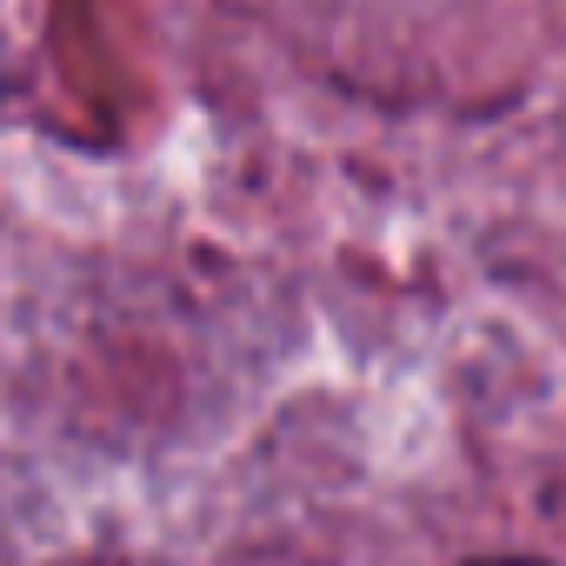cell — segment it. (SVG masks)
Instances as JSON below:
<instances>
[{
    "mask_svg": "<svg viewBox=\"0 0 566 566\" xmlns=\"http://www.w3.org/2000/svg\"><path fill=\"white\" fill-rule=\"evenodd\" d=\"M486 566H539V559H486Z\"/></svg>",
    "mask_w": 566,
    "mask_h": 566,
    "instance_id": "cell-1",
    "label": "cell"
}]
</instances>
